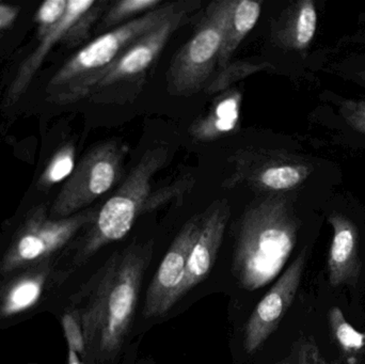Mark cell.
<instances>
[{
  "label": "cell",
  "instance_id": "6da1fadb",
  "mask_svg": "<svg viewBox=\"0 0 365 364\" xmlns=\"http://www.w3.org/2000/svg\"><path fill=\"white\" fill-rule=\"evenodd\" d=\"M153 256V243H134L110 258L98 271L79 314L86 355L96 363L113 360L123 346L134 321L145 271Z\"/></svg>",
  "mask_w": 365,
  "mask_h": 364
},
{
  "label": "cell",
  "instance_id": "7a4b0ae2",
  "mask_svg": "<svg viewBox=\"0 0 365 364\" xmlns=\"http://www.w3.org/2000/svg\"><path fill=\"white\" fill-rule=\"evenodd\" d=\"M300 192L267 194L247 207L236 229L232 273L240 288L253 292L282 271L298 241Z\"/></svg>",
  "mask_w": 365,
  "mask_h": 364
},
{
  "label": "cell",
  "instance_id": "3957f363",
  "mask_svg": "<svg viewBox=\"0 0 365 364\" xmlns=\"http://www.w3.org/2000/svg\"><path fill=\"white\" fill-rule=\"evenodd\" d=\"M182 2H165L160 8L141 15L83 46L55 73L47 94L51 102L71 104L89 98L103 74L148 32L177 12Z\"/></svg>",
  "mask_w": 365,
  "mask_h": 364
},
{
  "label": "cell",
  "instance_id": "277c9868",
  "mask_svg": "<svg viewBox=\"0 0 365 364\" xmlns=\"http://www.w3.org/2000/svg\"><path fill=\"white\" fill-rule=\"evenodd\" d=\"M233 165L227 187L246 184L264 194L302 192L317 179L341 182V170L331 162L278 150H242Z\"/></svg>",
  "mask_w": 365,
  "mask_h": 364
},
{
  "label": "cell",
  "instance_id": "5b68a950",
  "mask_svg": "<svg viewBox=\"0 0 365 364\" xmlns=\"http://www.w3.org/2000/svg\"><path fill=\"white\" fill-rule=\"evenodd\" d=\"M169 150L165 145L145 152L119 189L96 212L81 248V258H90L128 235L137 218L143 215L154 175L167 164Z\"/></svg>",
  "mask_w": 365,
  "mask_h": 364
},
{
  "label": "cell",
  "instance_id": "8992f818",
  "mask_svg": "<svg viewBox=\"0 0 365 364\" xmlns=\"http://www.w3.org/2000/svg\"><path fill=\"white\" fill-rule=\"evenodd\" d=\"M232 4L233 0H217L205 9L192 38L178 51L169 66V93L188 96L204 91L218 68Z\"/></svg>",
  "mask_w": 365,
  "mask_h": 364
},
{
  "label": "cell",
  "instance_id": "52a82bcc",
  "mask_svg": "<svg viewBox=\"0 0 365 364\" xmlns=\"http://www.w3.org/2000/svg\"><path fill=\"white\" fill-rule=\"evenodd\" d=\"M124 156L123 149L115 141L94 147L62 186L51 205V217L76 215L109 192L121 177Z\"/></svg>",
  "mask_w": 365,
  "mask_h": 364
},
{
  "label": "cell",
  "instance_id": "ba28073f",
  "mask_svg": "<svg viewBox=\"0 0 365 364\" xmlns=\"http://www.w3.org/2000/svg\"><path fill=\"white\" fill-rule=\"evenodd\" d=\"M195 2H182L177 12L134 43L104 74L92 89L89 98L103 95L115 98L128 95L130 85H143L149 68L160 57L171 36L186 24L195 11Z\"/></svg>",
  "mask_w": 365,
  "mask_h": 364
},
{
  "label": "cell",
  "instance_id": "9c48e42d",
  "mask_svg": "<svg viewBox=\"0 0 365 364\" xmlns=\"http://www.w3.org/2000/svg\"><path fill=\"white\" fill-rule=\"evenodd\" d=\"M96 212H81L66 218L48 217L46 209L38 207L28 215L2 259L0 269H15L45 260L63 248L81 229L96 219Z\"/></svg>",
  "mask_w": 365,
  "mask_h": 364
},
{
  "label": "cell",
  "instance_id": "30bf717a",
  "mask_svg": "<svg viewBox=\"0 0 365 364\" xmlns=\"http://www.w3.org/2000/svg\"><path fill=\"white\" fill-rule=\"evenodd\" d=\"M110 2L106 0H68L62 19L51 29L38 36V43L25 61L19 66L6 92V106L19 102L26 93L32 79L40 70L51 49L64 43H78L89 34L92 26L102 19Z\"/></svg>",
  "mask_w": 365,
  "mask_h": 364
},
{
  "label": "cell",
  "instance_id": "8fae6325",
  "mask_svg": "<svg viewBox=\"0 0 365 364\" xmlns=\"http://www.w3.org/2000/svg\"><path fill=\"white\" fill-rule=\"evenodd\" d=\"M201 219L202 214H200L193 216L184 224L163 259L148 288L143 307L145 318L165 316L181 299L187 262L191 248L199 234Z\"/></svg>",
  "mask_w": 365,
  "mask_h": 364
},
{
  "label": "cell",
  "instance_id": "7c38bea8",
  "mask_svg": "<svg viewBox=\"0 0 365 364\" xmlns=\"http://www.w3.org/2000/svg\"><path fill=\"white\" fill-rule=\"evenodd\" d=\"M307 251V247L302 250L251 313L245 326L242 339L247 354H255L264 345L291 308L302 282Z\"/></svg>",
  "mask_w": 365,
  "mask_h": 364
},
{
  "label": "cell",
  "instance_id": "4fadbf2b",
  "mask_svg": "<svg viewBox=\"0 0 365 364\" xmlns=\"http://www.w3.org/2000/svg\"><path fill=\"white\" fill-rule=\"evenodd\" d=\"M230 218L227 200L215 201L202 214L199 234L191 248L186 274L181 288V298L206 279L218 258Z\"/></svg>",
  "mask_w": 365,
  "mask_h": 364
},
{
  "label": "cell",
  "instance_id": "5bb4252c",
  "mask_svg": "<svg viewBox=\"0 0 365 364\" xmlns=\"http://www.w3.org/2000/svg\"><path fill=\"white\" fill-rule=\"evenodd\" d=\"M327 220L332 227L331 245L328 254V274L332 286L354 284L361 271L360 232L349 214L330 209Z\"/></svg>",
  "mask_w": 365,
  "mask_h": 364
},
{
  "label": "cell",
  "instance_id": "9a60e30c",
  "mask_svg": "<svg viewBox=\"0 0 365 364\" xmlns=\"http://www.w3.org/2000/svg\"><path fill=\"white\" fill-rule=\"evenodd\" d=\"M319 23V10L313 0L292 2L274 26V41L287 51L304 53L312 45Z\"/></svg>",
  "mask_w": 365,
  "mask_h": 364
},
{
  "label": "cell",
  "instance_id": "2e32d148",
  "mask_svg": "<svg viewBox=\"0 0 365 364\" xmlns=\"http://www.w3.org/2000/svg\"><path fill=\"white\" fill-rule=\"evenodd\" d=\"M242 94L237 90H227L217 98L205 117L190 128V134L197 141L221 138L237 128L240 118Z\"/></svg>",
  "mask_w": 365,
  "mask_h": 364
},
{
  "label": "cell",
  "instance_id": "e0dca14e",
  "mask_svg": "<svg viewBox=\"0 0 365 364\" xmlns=\"http://www.w3.org/2000/svg\"><path fill=\"white\" fill-rule=\"evenodd\" d=\"M319 70L365 88V38L349 36L321 59Z\"/></svg>",
  "mask_w": 365,
  "mask_h": 364
},
{
  "label": "cell",
  "instance_id": "ac0fdd59",
  "mask_svg": "<svg viewBox=\"0 0 365 364\" xmlns=\"http://www.w3.org/2000/svg\"><path fill=\"white\" fill-rule=\"evenodd\" d=\"M262 4H263L261 1L252 0H233L223 36L217 70L231 61L236 49L257 25L261 16Z\"/></svg>",
  "mask_w": 365,
  "mask_h": 364
},
{
  "label": "cell",
  "instance_id": "d6986e66",
  "mask_svg": "<svg viewBox=\"0 0 365 364\" xmlns=\"http://www.w3.org/2000/svg\"><path fill=\"white\" fill-rule=\"evenodd\" d=\"M334 105V118L339 123L338 138L343 141L351 137L345 145L365 147V98H346L329 93Z\"/></svg>",
  "mask_w": 365,
  "mask_h": 364
},
{
  "label": "cell",
  "instance_id": "ffe728a7",
  "mask_svg": "<svg viewBox=\"0 0 365 364\" xmlns=\"http://www.w3.org/2000/svg\"><path fill=\"white\" fill-rule=\"evenodd\" d=\"M46 279V271H36L15 281L2 298L0 314L10 318L34 307L42 297Z\"/></svg>",
  "mask_w": 365,
  "mask_h": 364
},
{
  "label": "cell",
  "instance_id": "44dd1931",
  "mask_svg": "<svg viewBox=\"0 0 365 364\" xmlns=\"http://www.w3.org/2000/svg\"><path fill=\"white\" fill-rule=\"evenodd\" d=\"M165 2L162 0H120L109 4L101 19L100 30L110 31L128 21L138 19L145 13L160 8Z\"/></svg>",
  "mask_w": 365,
  "mask_h": 364
},
{
  "label": "cell",
  "instance_id": "7402d4cb",
  "mask_svg": "<svg viewBox=\"0 0 365 364\" xmlns=\"http://www.w3.org/2000/svg\"><path fill=\"white\" fill-rule=\"evenodd\" d=\"M274 68L269 62H255L240 60V61H230L227 66L216 71L214 76L208 81L204 92L207 94H221L227 91L229 88L238 80L247 78L251 75L257 74L262 71Z\"/></svg>",
  "mask_w": 365,
  "mask_h": 364
},
{
  "label": "cell",
  "instance_id": "603a6c76",
  "mask_svg": "<svg viewBox=\"0 0 365 364\" xmlns=\"http://www.w3.org/2000/svg\"><path fill=\"white\" fill-rule=\"evenodd\" d=\"M329 325L334 340L343 352L356 355L365 348V333H360L347 322L342 310L334 307L329 311Z\"/></svg>",
  "mask_w": 365,
  "mask_h": 364
},
{
  "label": "cell",
  "instance_id": "cb8c5ba5",
  "mask_svg": "<svg viewBox=\"0 0 365 364\" xmlns=\"http://www.w3.org/2000/svg\"><path fill=\"white\" fill-rule=\"evenodd\" d=\"M75 147L72 143H66L60 147L55 155L51 157V162L47 164L46 168L41 175V187L49 188L57 185L61 182L66 181L72 175L75 167Z\"/></svg>",
  "mask_w": 365,
  "mask_h": 364
},
{
  "label": "cell",
  "instance_id": "d4e9b609",
  "mask_svg": "<svg viewBox=\"0 0 365 364\" xmlns=\"http://www.w3.org/2000/svg\"><path fill=\"white\" fill-rule=\"evenodd\" d=\"M193 184H195V177L191 175H187L175 180L166 187L151 192L145 202L143 214L151 213V212L164 207L165 204H168L173 199L186 194L189 189H191Z\"/></svg>",
  "mask_w": 365,
  "mask_h": 364
},
{
  "label": "cell",
  "instance_id": "484cf974",
  "mask_svg": "<svg viewBox=\"0 0 365 364\" xmlns=\"http://www.w3.org/2000/svg\"><path fill=\"white\" fill-rule=\"evenodd\" d=\"M68 0H46L41 4L34 17L38 26V36L56 25L66 13Z\"/></svg>",
  "mask_w": 365,
  "mask_h": 364
},
{
  "label": "cell",
  "instance_id": "4316f807",
  "mask_svg": "<svg viewBox=\"0 0 365 364\" xmlns=\"http://www.w3.org/2000/svg\"><path fill=\"white\" fill-rule=\"evenodd\" d=\"M61 325L68 350H74L79 356H86L85 337L78 316L75 313L64 314Z\"/></svg>",
  "mask_w": 365,
  "mask_h": 364
},
{
  "label": "cell",
  "instance_id": "83f0119b",
  "mask_svg": "<svg viewBox=\"0 0 365 364\" xmlns=\"http://www.w3.org/2000/svg\"><path fill=\"white\" fill-rule=\"evenodd\" d=\"M295 364H338L336 363H328L319 346L313 340L304 339L300 342L297 348Z\"/></svg>",
  "mask_w": 365,
  "mask_h": 364
},
{
  "label": "cell",
  "instance_id": "f1b7e54d",
  "mask_svg": "<svg viewBox=\"0 0 365 364\" xmlns=\"http://www.w3.org/2000/svg\"><path fill=\"white\" fill-rule=\"evenodd\" d=\"M21 9L13 4H0V31L14 23L19 16Z\"/></svg>",
  "mask_w": 365,
  "mask_h": 364
},
{
  "label": "cell",
  "instance_id": "f546056e",
  "mask_svg": "<svg viewBox=\"0 0 365 364\" xmlns=\"http://www.w3.org/2000/svg\"><path fill=\"white\" fill-rule=\"evenodd\" d=\"M68 364H83V363H81V359H79L78 354H76V353H75L74 350H68Z\"/></svg>",
  "mask_w": 365,
  "mask_h": 364
},
{
  "label": "cell",
  "instance_id": "4dcf8cb0",
  "mask_svg": "<svg viewBox=\"0 0 365 364\" xmlns=\"http://www.w3.org/2000/svg\"><path fill=\"white\" fill-rule=\"evenodd\" d=\"M276 364H294V363H292L291 359L287 358V359H284V360L280 361V363H278Z\"/></svg>",
  "mask_w": 365,
  "mask_h": 364
}]
</instances>
